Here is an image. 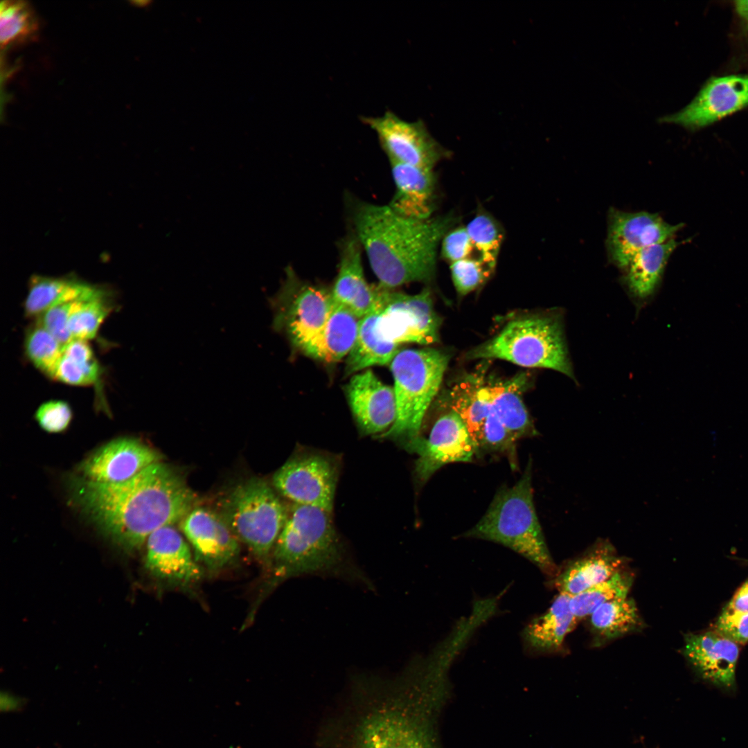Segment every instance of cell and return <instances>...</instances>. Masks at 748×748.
<instances>
[{"mask_svg": "<svg viewBox=\"0 0 748 748\" xmlns=\"http://www.w3.org/2000/svg\"><path fill=\"white\" fill-rule=\"evenodd\" d=\"M748 106V75H729L709 80L681 110L659 118L660 123L696 130Z\"/></svg>", "mask_w": 748, "mask_h": 748, "instance_id": "15", "label": "cell"}, {"mask_svg": "<svg viewBox=\"0 0 748 748\" xmlns=\"http://www.w3.org/2000/svg\"><path fill=\"white\" fill-rule=\"evenodd\" d=\"M380 310L378 293L375 308L362 318L356 342L346 358V375L372 366L390 364L400 350L398 345L384 340L377 330L376 321Z\"/></svg>", "mask_w": 748, "mask_h": 748, "instance_id": "28", "label": "cell"}, {"mask_svg": "<svg viewBox=\"0 0 748 748\" xmlns=\"http://www.w3.org/2000/svg\"><path fill=\"white\" fill-rule=\"evenodd\" d=\"M589 617L594 643L597 645L639 632L643 627L635 602L627 597L600 605Z\"/></svg>", "mask_w": 748, "mask_h": 748, "instance_id": "30", "label": "cell"}, {"mask_svg": "<svg viewBox=\"0 0 748 748\" xmlns=\"http://www.w3.org/2000/svg\"><path fill=\"white\" fill-rule=\"evenodd\" d=\"M570 598L571 595L560 592L550 607L527 625L522 634L526 648L544 653L561 648L578 622L570 608Z\"/></svg>", "mask_w": 748, "mask_h": 748, "instance_id": "24", "label": "cell"}, {"mask_svg": "<svg viewBox=\"0 0 748 748\" xmlns=\"http://www.w3.org/2000/svg\"><path fill=\"white\" fill-rule=\"evenodd\" d=\"M162 459V454L141 440L120 438L103 445L83 460L78 472L88 481L117 483L132 479Z\"/></svg>", "mask_w": 748, "mask_h": 748, "instance_id": "18", "label": "cell"}, {"mask_svg": "<svg viewBox=\"0 0 748 748\" xmlns=\"http://www.w3.org/2000/svg\"><path fill=\"white\" fill-rule=\"evenodd\" d=\"M745 561L748 563V560H745Z\"/></svg>", "mask_w": 748, "mask_h": 748, "instance_id": "46", "label": "cell"}, {"mask_svg": "<svg viewBox=\"0 0 748 748\" xmlns=\"http://www.w3.org/2000/svg\"><path fill=\"white\" fill-rule=\"evenodd\" d=\"M625 559L607 540H598L585 553L558 571L554 586L573 596L603 582L623 569Z\"/></svg>", "mask_w": 748, "mask_h": 748, "instance_id": "21", "label": "cell"}, {"mask_svg": "<svg viewBox=\"0 0 748 748\" xmlns=\"http://www.w3.org/2000/svg\"><path fill=\"white\" fill-rule=\"evenodd\" d=\"M453 284L461 296H465L485 283L494 271L483 261L471 258L450 264Z\"/></svg>", "mask_w": 748, "mask_h": 748, "instance_id": "39", "label": "cell"}, {"mask_svg": "<svg viewBox=\"0 0 748 748\" xmlns=\"http://www.w3.org/2000/svg\"><path fill=\"white\" fill-rule=\"evenodd\" d=\"M441 242V256L450 264L470 258L474 249L465 226L449 230Z\"/></svg>", "mask_w": 748, "mask_h": 748, "instance_id": "43", "label": "cell"}, {"mask_svg": "<svg viewBox=\"0 0 748 748\" xmlns=\"http://www.w3.org/2000/svg\"><path fill=\"white\" fill-rule=\"evenodd\" d=\"M70 490L73 504L105 536L128 552L140 549L159 528L179 524L196 501L183 474L162 461L117 483L78 476L71 480Z\"/></svg>", "mask_w": 748, "mask_h": 748, "instance_id": "1", "label": "cell"}, {"mask_svg": "<svg viewBox=\"0 0 748 748\" xmlns=\"http://www.w3.org/2000/svg\"><path fill=\"white\" fill-rule=\"evenodd\" d=\"M531 468L529 460L520 479L496 494L485 515L465 536L503 544L530 560L544 573L555 576L557 567L534 506Z\"/></svg>", "mask_w": 748, "mask_h": 748, "instance_id": "5", "label": "cell"}, {"mask_svg": "<svg viewBox=\"0 0 748 748\" xmlns=\"http://www.w3.org/2000/svg\"><path fill=\"white\" fill-rule=\"evenodd\" d=\"M739 645L711 629L684 636L682 654L705 682L731 691L736 686Z\"/></svg>", "mask_w": 748, "mask_h": 748, "instance_id": "19", "label": "cell"}, {"mask_svg": "<svg viewBox=\"0 0 748 748\" xmlns=\"http://www.w3.org/2000/svg\"><path fill=\"white\" fill-rule=\"evenodd\" d=\"M516 441L492 409L478 441L479 452L485 450L504 453L510 458L512 466L516 467Z\"/></svg>", "mask_w": 748, "mask_h": 748, "instance_id": "38", "label": "cell"}, {"mask_svg": "<svg viewBox=\"0 0 748 748\" xmlns=\"http://www.w3.org/2000/svg\"><path fill=\"white\" fill-rule=\"evenodd\" d=\"M526 377L485 385L492 411L516 440L538 434L522 398Z\"/></svg>", "mask_w": 748, "mask_h": 748, "instance_id": "26", "label": "cell"}, {"mask_svg": "<svg viewBox=\"0 0 748 748\" xmlns=\"http://www.w3.org/2000/svg\"><path fill=\"white\" fill-rule=\"evenodd\" d=\"M38 22L30 6L22 1H3L0 8L1 48L32 37Z\"/></svg>", "mask_w": 748, "mask_h": 748, "instance_id": "36", "label": "cell"}, {"mask_svg": "<svg viewBox=\"0 0 748 748\" xmlns=\"http://www.w3.org/2000/svg\"><path fill=\"white\" fill-rule=\"evenodd\" d=\"M451 398V409L463 420L478 449L482 429L492 411L485 385L464 382L454 387Z\"/></svg>", "mask_w": 748, "mask_h": 748, "instance_id": "31", "label": "cell"}, {"mask_svg": "<svg viewBox=\"0 0 748 748\" xmlns=\"http://www.w3.org/2000/svg\"><path fill=\"white\" fill-rule=\"evenodd\" d=\"M380 310L376 321L380 335L400 345H429L439 340L440 319L436 314L429 289L407 294L378 285Z\"/></svg>", "mask_w": 748, "mask_h": 748, "instance_id": "9", "label": "cell"}, {"mask_svg": "<svg viewBox=\"0 0 748 748\" xmlns=\"http://www.w3.org/2000/svg\"><path fill=\"white\" fill-rule=\"evenodd\" d=\"M452 215L416 220L402 216L388 205L357 206L356 237L382 287L394 289L434 276L438 245L455 224Z\"/></svg>", "mask_w": 748, "mask_h": 748, "instance_id": "3", "label": "cell"}, {"mask_svg": "<svg viewBox=\"0 0 748 748\" xmlns=\"http://www.w3.org/2000/svg\"><path fill=\"white\" fill-rule=\"evenodd\" d=\"M409 445L418 455L415 472L420 483L443 465L472 461L479 452L464 422L452 409L438 418L427 439L418 437Z\"/></svg>", "mask_w": 748, "mask_h": 748, "instance_id": "16", "label": "cell"}, {"mask_svg": "<svg viewBox=\"0 0 748 748\" xmlns=\"http://www.w3.org/2000/svg\"><path fill=\"white\" fill-rule=\"evenodd\" d=\"M682 243L673 238L638 252L627 267L625 283L632 295L644 300L652 294L671 254Z\"/></svg>", "mask_w": 748, "mask_h": 748, "instance_id": "29", "label": "cell"}, {"mask_svg": "<svg viewBox=\"0 0 748 748\" xmlns=\"http://www.w3.org/2000/svg\"><path fill=\"white\" fill-rule=\"evenodd\" d=\"M351 411L366 434L386 432L396 418L393 388L383 383L370 369L355 374L346 387Z\"/></svg>", "mask_w": 748, "mask_h": 748, "instance_id": "20", "label": "cell"}, {"mask_svg": "<svg viewBox=\"0 0 748 748\" xmlns=\"http://www.w3.org/2000/svg\"><path fill=\"white\" fill-rule=\"evenodd\" d=\"M361 247L356 236L344 242L331 294L335 303L348 307L362 318L375 308L379 290L378 285H369L364 277Z\"/></svg>", "mask_w": 748, "mask_h": 748, "instance_id": "22", "label": "cell"}, {"mask_svg": "<svg viewBox=\"0 0 748 748\" xmlns=\"http://www.w3.org/2000/svg\"><path fill=\"white\" fill-rule=\"evenodd\" d=\"M179 526L196 560L209 575L221 573L238 560L240 542L221 514L195 506Z\"/></svg>", "mask_w": 748, "mask_h": 748, "instance_id": "14", "label": "cell"}, {"mask_svg": "<svg viewBox=\"0 0 748 748\" xmlns=\"http://www.w3.org/2000/svg\"><path fill=\"white\" fill-rule=\"evenodd\" d=\"M360 119L376 133L390 162L433 170L445 155L422 120L407 122L390 110L382 116Z\"/></svg>", "mask_w": 748, "mask_h": 748, "instance_id": "13", "label": "cell"}, {"mask_svg": "<svg viewBox=\"0 0 748 748\" xmlns=\"http://www.w3.org/2000/svg\"><path fill=\"white\" fill-rule=\"evenodd\" d=\"M278 296L274 326L283 330L294 346L302 352L317 337L325 326L335 302L331 291L301 283L290 267Z\"/></svg>", "mask_w": 748, "mask_h": 748, "instance_id": "10", "label": "cell"}, {"mask_svg": "<svg viewBox=\"0 0 748 748\" xmlns=\"http://www.w3.org/2000/svg\"><path fill=\"white\" fill-rule=\"evenodd\" d=\"M99 290L73 278L34 276L29 282L24 312L28 317L37 318L55 305L90 297Z\"/></svg>", "mask_w": 748, "mask_h": 748, "instance_id": "27", "label": "cell"}, {"mask_svg": "<svg viewBox=\"0 0 748 748\" xmlns=\"http://www.w3.org/2000/svg\"><path fill=\"white\" fill-rule=\"evenodd\" d=\"M467 359H497L526 368H546L575 380L562 316L542 312L508 322L492 338L469 350Z\"/></svg>", "mask_w": 748, "mask_h": 748, "instance_id": "6", "label": "cell"}, {"mask_svg": "<svg viewBox=\"0 0 748 748\" xmlns=\"http://www.w3.org/2000/svg\"><path fill=\"white\" fill-rule=\"evenodd\" d=\"M337 467L317 454L296 456L272 477V486L291 503L318 507L332 513L337 488Z\"/></svg>", "mask_w": 748, "mask_h": 748, "instance_id": "11", "label": "cell"}, {"mask_svg": "<svg viewBox=\"0 0 748 748\" xmlns=\"http://www.w3.org/2000/svg\"><path fill=\"white\" fill-rule=\"evenodd\" d=\"M634 576L623 569L607 580L571 596L570 608L578 621L589 616L600 605L618 598H627Z\"/></svg>", "mask_w": 748, "mask_h": 748, "instance_id": "33", "label": "cell"}, {"mask_svg": "<svg viewBox=\"0 0 748 748\" xmlns=\"http://www.w3.org/2000/svg\"><path fill=\"white\" fill-rule=\"evenodd\" d=\"M735 8L738 14L748 24V1H735Z\"/></svg>", "mask_w": 748, "mask_h": 748, "instance_id": "45", "label": "cell"}, {"mask_svg": "<svg viewBox=\"0 0 748 748\" xmlns=\"http://www.w3.org/2000/svg\"><path fill=\"white\" fill-rule=\"evenodd\" d=\"M144 566L150 576L172 590L192 593L205 576L188 542L174 526L153 532L145 542Z\"/></svg>", "mask_w": 748, "mask_h": 748, "instance_id": "12", "label": "cell"}, {"mask_svg": "<svg viewBox=\"0 0 748 748\" xmlns=\"http://www.w3.org/2000/svg\"><path fill=\"white\" fill-rule=\"evenodd\" d=\"M287 512V505L274 487L262 479L251 478L231 491L221 515L239 541L267 567Z\"/></svg>", "mask_w": 748, "mask_h": 748, "instance_id": "8", "label": "cell"}, {"mask_svg": "<svg viewBox=\"0 0 748 748\" xmlns=\"http://www.w3.org/2000/svg\"><path fill=\"white\" fill-rule=\"evenodd\" d=\"M112 310L113 305L102 289L90 297L78 300L68 322L72 339L84 341L94 339Z\"/></svg>", "mask_w": 748, "mask_h": 748, "instance_id": "34", "label": "cell"}, {"mask_svg": "<svg viewBox=\"0 0 748 748\" xmlns=\"http://www.w3.org/2000/svg\"><path fill=\"white\" fill-rule=\"evenodd\" d=\"M450 668L435 658L413 660L390 693L359 718L351 748H439L438 720L449 693Z\"/></svg>", "mask_w": 748, "mask_h": 748, "instance_id": "2", "label": "cell"}, {"mask_svg": "<svg viewBox=\"0 0 748 748\" xmlns=\"http://www.w3.org/2000/svg\"><path fill=\"white\" fill-rule=\"evenodd\" d=\"M34 418L44 431L59 434L65 431L69 427L73 418V411L67 402L51 400L39 405Z\"/></svg>", "mask_w": 748, "mask_h": 748, "instance_id": "40", "label": "cell"}, {"mask_svg": "<svg viewBox=\"0 0 748 748\" xmlns=\"http://www.w3.org/2000/svg\"><path fill=\"white\" fill-rule=\"evenodd\" d=\"M361 320L348 307L335 303L323 330L303 353L326 362L347 357L356 342Z\"/></svg>", "mask_w": 748, "mask_h": 748, "instance_id": "25", "label": "cell"}, {"mask_svg": "<svg viewBox=\"0 0 748 748\" xmlns=\"http://www.w3.org/2000/svg\"><path fill=\"white\" fill-rule=\"evenodd\" d=\"M64 346L37 320L30 326L24 341L25 354L39 371L55 380Z\"/></svg>", "mask_w": 748, "mask_h": 748, "instance_id": "35", "label": "cell"}, {"mask_svg": "<svg viewBox=\"0 0 748 748\" xmlns=\"http://www.w3.org/2000/svg\"><path fill=\"white\" fill-rule=\"evenodd\" d=\"M683 226L670 224L657 213L612 209L606 241L610 260L625 269L638 252L672 239Z\"/></svg>", "mask_w": 748, "mask_h": 748, "instance_id": "17", "label": "cell"}, {"mask_svg": "<svg viewBox=\"0 0 748 748\" xmlns=\"http://www.w3.org/2000/svg\"><path fill=\"white\" fill-rule=\"evenodd\" d=\"M267 567V576L250 616H253L257 606L274 588L291 578L308 574L364 577L344 566L332 513L291 502L287 505L285 522Z\"/></svg>", "mask_w": 748, "mask_h": 748, "instance_id": "4", "label": "cell"}, {"mask_svg": "<svg viewBox=\"0 0 748 748\" xmlns=\"http://www.w3.org/2000/svg\"><path fill=\"white\" fill-rule=\"evenodd\" d=\"M711 629L733 642H748V612L732 611L724 607Z\"/></svg>", "mask_w": 748, "mask_h": 748, "instance_id": "42", "label": "cell"}, {"mask_svg": "<svg viewBox=\"0 0 748 748\" xmlns=\"http://www.w3.org/2000/svg\"><path fill=\"white\" fill-rule=\"evenodd\" d=\"M479 259L493 271L495 269L504 232L499 222L488 213L479 212L465 226Z\"/></svg>", "mask_w": 748, "mask_h": 748, "instance_id": "37", "label": "cell"}, {"mask_svg": "<svg viewBox=\"0 0 748 748\" xmlns=\"http://www.w3.org/2000/svg\"><path fill=\"white\" fill-rule=\"evenodd\" d=\"M100 375V365L87 341L73 339L64 346L55 380L73 386H89L98 381Z\"/></svg>", "mask_w": 748, "mask_h": 748, "instance_id": "32", "label": "cell"}, {"mask_svg": "<svg viewBox=\"0 0 748 748\" xmlns=\"http://www.w3.org/2000/svg\"><path fill=\"white\" fill-rule=\"evenodd\" d=\"M78 301L55 305L37 318L63 346L73 340L68 328V322Z\"/></svg>", "mask_w": 748, "mask_h": 748, "instance_id": "41", "label": "cell"}, {"mask_svg": "<svg viewBox=\"0 0 748 748\" xmlns=\"http://www.w3.org/2000/svg\"><path fill=\"white\" fill-rule=\"evenodd\" d=\"M390 163L395 192L388 206L406 217L421 220L431 218L436 184L433 170Z\"/></svg>", "mask_w": 748, "mask_h": 748, "instance_id": "23", "label": "cell"}, {"mask_svg": "<svg viewBox=\"0 0 748 748\" xmlns=\"http://www.w3.org/2000/svg\"><path fill=\"white\" fill-rule=\"evenodd\" d=\"M724 607L732 611L748 612V580L736 590Z\"/></svg>", "mask_w": 748, "mask_h": 748, "instance_id": "44", "label": "cell"}, {"mask_svg": "<svg viewBox=\"0 0 748 748\" xmlns=\"http://www.w3.org/2000/svg\"><path fill=\"white\" fill-rule=\"evenodd\" d=\"M449 359L448 353L431 348L397 353L389 364L394 380L396 418L384 436L408 438L411 442L419 437L424 418L438 391Z\"/></svg>", "mask_w": 748, "mask_h": 748, "instance_id": "7", "label": "cell"}]
</instances>
